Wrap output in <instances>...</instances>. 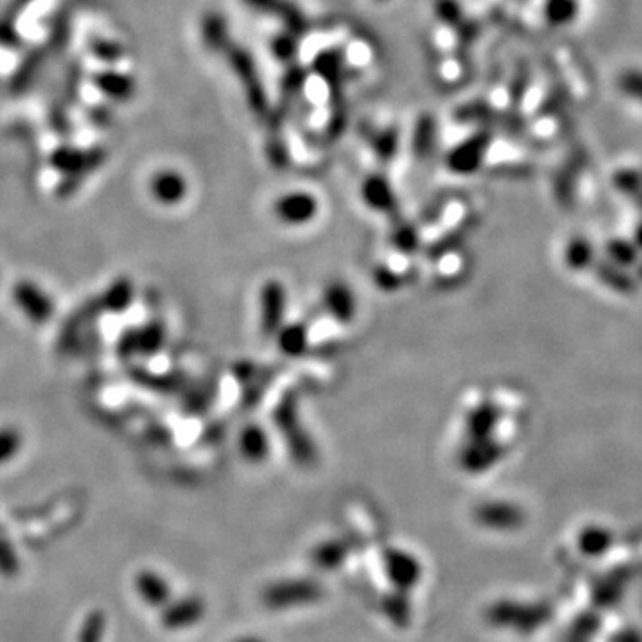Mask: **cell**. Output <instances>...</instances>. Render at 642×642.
<instances>
[{"instance_id":"cell-5","label":"cell","mask_w":642,"mask_h":642,"mask_svg":"<svg viewBox=\"0 0 642 642\" xmlns=\"http://www.w3.org/2000/svg\"><path fill=\"white\" fill-rule=\"evenodd\" d=\"M106 629H108L106 616L102 612H92L86 616L79 630L77 642H104Z\"/></svg>"},{"instance_id":"cell-4","label":"cell","mask_w":642,"mask_h":642,"mask_svg":"<svg viewBox=\"0 0 642 642\" xmlns=\"http://www.w3.org/2000/svg\"><path fill=\"white\" fill-rule=\"evenodd\" d=\"M325 303L327 309L341 321H348L354 316V307L356 302L352 298V293L345 284H332L325 291Z\"/></svg>"},{"instance_id":"cell-7","label":"cell","mask_w":642,"mask_h":642,"mask_svg":"<svg viewBox=\"0 0 642 642\" xmlns=\"http://www.w3.org/2000/svg\"><path fill=\"white\" fill-rule=\"evenodd\" d=\"M20 562L16 551L11 548L7 539L0 535V575L2 576H14L18 573Z\"/></svg>"},{"instance_id":"cell-6","label":"cell","mask_w":642,"mask_h":642,"mask_svg":"<svg viewBox=\"0 0 642 642\" xmlns=\"http://www.w3.org/2000/svg\"><path fill=\"white\" fill-rule=\"evenodd\" d=\"M242 446H243V453L252 459H260L268 452V443L259 428H251L249 432H245L242 439Z\"/></svg>"},{"instance_id":"cell-3","label":"cell","mask_w":642,"mask_h":642,"mask_svg":"<svg viewBox=\"0 0 642 642\" xmlns=\"http://www.w3.org/2000/svg\"><path fill=\"white\" fill-rule=\"evenodd\" d=\"M198 612H200V605L195 600H180L166 607L163 614V625L168 630H179L189 627L191 623L197 621Z\"/></svg>"},{"instance_id":"cell-1","label":"cell","mask_w":642,"mask_h":642,"mask_svg":"<svg viewBox=\"0 0 642 642\" xmlns=\"http://www.w3.org/2000/svg\"><path fill=\"white\" fill-rule=\"evenodd\" d=\"M273 213L284 225H305L318 216V198L307 191H289L275 200Z\"/></svg>"},{"instance_id":"cell-2","label":"cell","mask_w":642,"mask_h":642,"mask_svg":"<svg viewBox=\"0 0 642 642\" xmlns=\"http://www.w3.org/2000/svg\"><path fill=\"white\" fill-rule=\"evenodd\" d=\"M134 589L143 603L148 607H163L170 598L168 582L155 571L145 569L134 580Z\"/></svg>"}]
</instances>
